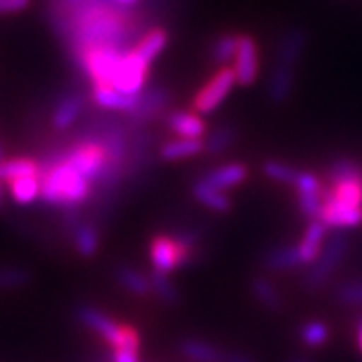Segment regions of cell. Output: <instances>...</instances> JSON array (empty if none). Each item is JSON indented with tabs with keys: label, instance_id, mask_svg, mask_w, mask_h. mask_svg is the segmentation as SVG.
Listing matches in <instances>:
<instances>
[{
	"label": "cell",
	"instance_id": "obj_1",
	"mask_svg": "<svg viewBox=\"0 0 362 362\" xmlns=\"http://www.w3.org/2000/svg\"><path fill=\"white\" fill-rule=\"evenodd\" d=\"M41 198L50 205H63L65 209L78 207L87 200L93 191V181L81 176L69 165L62 153H52L39 167Z\"/></svg>",
	"mask_w": 362,
	"mask_h": 362
},
{
	"label": "cell",
	"instance_id": "obj_2",
	"mask_svg": "<svg viewBox=\"0 0 362 362\" xmlns=\"http://www.w3.org/2000/svg\"><path fill=\"white\" fill-rule=\"evenodd\" d=\"M76 318L80 324L93 329L105 342L111 344V348H135L139 349V333L129 325H120L110 316L104 315L100 309L93 305H80L76 309Z\"/></svg>",
	"mask_w": 362,
	"mask_h": 362
},
{
	"label": "cell",
	"instance_id": "obj_3",
	"mask_svg": "<svg viewBox=\"0 0 362 362\" xmlns=\"http://www.w3.org/2000/svg\"><path fill=\"white\" fill-rule=\"evenodd\" d=\"M128 50L115 47H100L87 50L81 56L76 57L80 67L89 74L95 86H111L115 74L119 71V65L122 62V56Z\"/></svg>",
	"mask_w": 362,
	"mask_h": 362
},
{
	"label": "cell",
	"instance_id": "obj_4",
	"mask_svg": "<svg viewBox=\"0 0 362 362\" xmlns=\"http://www.w3.org/2000/svg\"><path fill=\"white\" fill-rule=\"evenodd\" d=\"M346 253H348V240H346L344 235L337 233L329 238V243L324 244V248H322L320 255L313 262L309 274H307V288L315 291V288L324 286L329 277L333 276L337 267L342 262V259L346 257Z\"/></svg>",
	"mask_w": 362,
	"mask_h": 362
},
{
	"label": "cell",
	"instance_id": "obj_5",
	"mask_svg": "<svg viewBox=\"0 0 362 362\" xmlns=\"http://www.w3.org/2000/svg\"><path fill=\"white\" fill-rule=\"evenodd\" d=\"M237 86L233 69L224 67L216 72L192 100V110L198 115H211L220 107V104L226 100L231 93V89Z\"/></svg>",
	"mask_w": 362,
	"mask_h": 362
},
{
	"label": "cell",
	"instance_id": "obj_6",
	"mask_svg": "<svg viewBox=\"0 0 362 362\" xmlns=\"http://www.w3.org/2000/svg\"><path fill=\"white\" fill-rule=\"evenodd\" d=\"M194 250L185 248L176 237H156L150 244V261L153 270L161 274H170L180 267H185L192 257Z\"/></svg>",
	"mask_w": 362,
	"mask_h": 362
},
{
	"label": "cell",
	"instance_id": "obj_7",
	"mask_svg": "<svg viewBox=\"0 0 362 362\" xmlns=\"http://www.w3.org/2000/svg\"><path fill=\"white\" fill-rule=\"evenodd\" d=\"M148 69H150V63L144 62L143 57L132 48L122 56L119 71L115 74L110 87L124 93V95H139V93H143V87L146 83Z\"/></svg>",
	"mask_w": 362,
	"mask_h": 362
},
{
	"label": "cell",
	"instance_id": "obj_8",
	"mask_svg": "<svg viewBox=\"0 0 362 362\" xmlns=\"http://www.w3.org/2000/svg\"><path fill=\"white\" fill-rule=\"evenodd\" d=\"M168 102H170V93L165 87H150V89L139 93L135 110L128 113V126L132 129H141L150 120L156 119L161 111L167 110Z\"/></svg>",
	"mask_w": 362,
	"mask_h": 362
},
{
	"label": "cell",
	"instance_id": "obj_9",
	"mask_svg": "<svg viewBox=\"0 0 362 362\" xmlns=\"http://www.w3.org/2000/svg\"><path fill=\"white\" fill-rule=\"evenodd\" d=\"M233 62L238 86L250 87L255 83L259 74V47L252 35H238V48Z\"/></svg>",
	"mask_w": 362,
	"mask_h": 362
},
{
	"label": "cell",
	"instance_id": "obj_10",
	"mask_svg": "<svg viewBox=\"0 0 362 362\" xmlns=\"http://www.w3.org/2000/svg\"><path fill=\"white\" fill-rule=\"evenodd\" d=\"M318 218L327 228H355L362 222V207H351L325 194Z\"/></svg>",
	"mask_w": 362,
	"mask_h": 362
},
{
	"label": "cell",
	"instance_id": "obj_11",
	"mask_svg": "<svg viewBox=\"0 0 362 362\" xmlns=\"http://www.w3.org/2000/svg\"><path fill=\"white\" fill-rule=\"evenodd\" d=\"M296 83V69L288 67V65H279L276 63V67L272 71L270 80L267 86L268 100L272 104L281 105L291 98L292 90H294Z\"/></svg>",
	"mask_w": 362,
	"mask_h": 362
},
{
	"label": "cell",
	"instance_id": "obj_12",
	"mask_svg": "<svg viewBox=\"0 0 362 362\" xmlns=\"http://www.w3.org/2000/svg\"><path fill=\"white\" fill-rule=\"evenodd\" d=\"M307 47V34L301 28H292L283 35L279 48H277L276 63L279 65H288V67H298L303 50Z\"/></svg>",
	"mask_w": 362,
	"mask_h": 362
},
{
	"label": "cell",
	"instance_id": "obj_13",
	"mask_svg": "<svg viewBox=\"0 0 362 362\" xmlns=\"http://www.w3.org/2000/svg\"><path fill=\"white\" fill-rule=\"evenodd\" d=\"M325 235H327V226L320 218L310 220V224L307 226L301 243L298 244L301 264H313L315 262V259L318 257L322 248H324Z\"/></svg>",
	"mask_w": 362,
	"mask_h": 362
},
{
	"label": "cell",
	"instance_id": "obj_14",
	"mask_svg": "<svg viewBox=\"0 0 362 362\" xmlns=\"http://www.w3.org/2000/svg\"><path fill=\"white\" fill-rule=\"evenodd\" d=\"M93 100L104 110L132 113L137 105L139 95H124V93H120L110 86H95L93 87Z\"/></svg>",
	"mask_w": 362,
	"mask_h": 362
},
{
	"label": "cell",
	"instance_id": "obj_15",
	"mask_svg": "<svg viewBox=\"0 0 362 362\" xmlns=\"http://www.w3.org/2000/svg\"><path fill=\"white\" fill-rule=\"evenodd\" d=\"M83 107H86V98L80 93H72V95L63 96L59 104L56 105V110H54L52 115L54 129L63 132V129L71 128L78 120V117L83 113Z\"/></svg>",
	"mask_w": 362,
	"mask_h": 362
},
{
	"label": "cell",
	"instance_id": "obj_16",
	"mask_svg": "<svg viewBox=\"0 0 362 362\" xmlns=\"http://www.w3.org/2000/svg\"><path fill=\"white\" fill-rule=\"evenodd\" d=\"M167 126L180 137L189 139H202L207 132L200 115L187 113V111H172V113H168Z\"/></svg>",
	"mask_w": 362,
	"mask_h": 362
},
{
	"label": "cell",
	"instance_id": "obj_17",
	"mask_svg": "<svg viewBox=\"0 0 362 362\" xmlns=\"http://www.w3.org/2000/svg\"><path fill=\"white\" fill-rule=\"evenodd\" d=\"M246 177H248V167L244 163H228L224 167L211 170L207 176H204V180L220 191H226L240 185L243 181H246Z\"/></svg>",
	"mask_w": 362,
	"mask_h": 362
},
{
	"label": "cell",
	"instance_id": "obj_18",
	"mask_svg": "<svg viewBox=\"0 0 362 362\" xmlns=\"http://www.w3.org/2000/svg\"><path fill=\"white\" fill-rule=\"evenodd\" d=\"M181 355L191 362H224L226 351L216 348L215 344L200 339H187L180 346Z\"/></svg>",
	"mask_w": 362,
	"mask_h": 362
},
{
	"label": "cell",
	"instance_id": "obj_19",
	"mask_svg": "<svg viewBox=\"0 0 362 362\" xmlns=\"http://www.w3.org/2000/svg\"><path fill=\"white\" fill-rule=\"evenodd\" d=\"M204 152V141L202 139L180 137L163 144L159 148V158L163 161H180V159L194 158Z\"/></svg>",
	"mask_w": 362,
	"mask_h": 362
},
{
	"label": "cell",
	"instance_id": "obj_20",
	"mask_svg": "<svg viewBox=\"0 0 362 362\" xmlns=\"http://www.w3.org/2000/svg\"><path fill=\"white\" fill-rule=\"evenodd\" d=\"M192 194L202 205L205 207H209L211 211H216V213H228L231 209V200H229V196L226 194L224 191H220L216 187L209 185L207 181L202 177L194 183L192 187Z\"/></svg>",
	"mask_w": 362,
	"mask_h": 362
},
{
	"label": "cell",
	"instance_id": "obj_21",
	"mask_svg": "<svg viewBox=\"0 0 362 362\" xmlns=\"http://www.w3.org/2000/svg\"><path fill=\"white\" fill-rule=\"evenodd\" d=\"M150 148H152V141H150V135L144 132L143 128L137 129L135 135L132 137V144L128 146V153H126V158H128V163H126V172H128V176H134L135 172L141 170L148 163V156H150Z\"/></svg>",
	"mask_w": 362,
	"mask_h": 362
},
{
	"label": "cell",
	"instance_id": "obj_22",
	"mask_svg": "<svg viewBox=\"0 0 362 362\" xmlns=\"http://www.w3.org/2000/svg\"><path fill=\"white\" fill-rule=\"evenodd\" d=\"M74 235V248L83 259L95 257L100 248V233L93 222H80L72 231Z\"/></svg>",
	"mask_w": 362,
	"mask_h": 362
},
{
	"label": "cell",
	"instance_id": "obj_23",
	"mask_svg": "<svg viewBox=\"0 0 362 362\" xmlns=\"http://www.w3.org/2000/svg\"><path fill=\"white\" fill-rule=\"evenodd\" d=\"M115 279L119 283L122 288L129 292V294L134 296H148L152 292V281H150V277H146L143 272L135 270L132 267H117L115 270Z\"/></svg>",
	"mask_w": 362,
	"mask_h": 362
},
{
	"label": "cell",
	"instance_id": "obj_24",
	"mask_svg": "<svg viewBox=\"0 0 362 362\" xmlns=\"http://www.w3.org/2000/svg\"><path fill=\"white\" fill-rule=\"evenodd\" d=\"M262 264L268 268V270H291L296 267H303L301 264L300 250L298 246H279V248H274L270 252L264 253L262 257Z\"/></svg>",
	"mask_w": 362,
	"mask_h": 362
},
{
	"label": "cell",
	"instance_id": "obj_25",
	"mask_svg": "<svg viewBox=\"0 0 362 362\" xmlns=\"http://www.w3.org/2000/svg\"><path fill=\"white\" fill-rule=\"evenodd\" d=\"M168 43V34L163 28H153L150 30L148 34H144L143 37L139 39V43L135 45V52L143 57L146 63H152L159 54L165 50Z\"/></svg>",
	"mask_w": 362,
	"mask_h": 362
},
{
	"label": "cell",
	"instance_id": "obj_26",
	"mask_svg": "<svg viewBox=\"0 0 362 362\" xmlns=\"http://www.w3.org/2000/svg\"><path fill=\"white\" fill-rule=\"evenodd\" d=\"M252 292L253 296H255V300H257L264 309L272 310V313H277V310L283 309L281 294H279V291L274 286V283H272L270 279H267V277H253Z\"/></svg>",
	"mask_w": 362,
	"mask_h": 362
},
{
	"label": "cell",
	"instance_id": "obj_27",
	"mask_svg": "<svg viewBox=\"0 0 362 362\" xmlns=\"http://www.w3.org/2000/svg\"><path fill=\"white\" fill-rule=\"evenodd\" d=\"M11 198L17 204L28 205L41 196V177L39 174H32V176H23L17 180L10 181Z\"/></svg>",
	"mask_w": 362,
	"mask_h": 362
},
{
	"label": "cell",
	"instance_id": "obj_28",
	"mask_svg": "<svg viewBox=\"0 0 362 362\" xmlns=\"http://www.w3.org/2000/svg\"><path fill=\"white\" fill-rule=\"evenodd\" d=\"M327 176L333 185H339V183H348V181H361L362 170L358 163H355L353 159L337 158L329 165Z\"/></svg>",
	"mask_w": 362,
	"mask_h": 362
},
{
	"label": "cell",
	"instance_id": "obj_29",
	"mask_svg": "<svg viewBox=\"0 0 362 362\" xmlns=\"http://www.w3.org/2000/svg\"><path fill=\"white\" fill-rule=\"evenodd\" d=\"M238 139V129L235 126H220L213 134L207 137L204 143V150L211 156H220L224 153L228 148L233 146Z\"/></svg>",
	"mask_w": 362,
	"mask_h": 362
},
{
	"label": "cell",
	"instance_id": "obj_30",
	"mask_svg": "<svg viewBox=\"0 0 362 362\" xmlns=\"http://www.w3.org/2000/svg\"><path fill=\"white\" fill-rule=\"evenodd\" d=\"M39 174V165L34 159L19 158V159H0V181H11L23 176Z\"/></svg>",
	"mask_w": 362,
	"mask_h": 362
},
{
	"label": "cell",
	"instance_id": "obj_31",
	"mask_svg": "<svg viewBox=\"0 0 362 362\" xmlns=\"http://www.w3.org/2000/svg\"><path fill=\"white\" fill-rule=\"evenodd\" d=\"M150 281H152V291L156 292V296L165 305H177L180 303V292L174 286V283L168 279V274H161V272L153 270Z\"/></svg>",
	"mask_w": 362,
	"mask_h": 362
},
{
	"label": "cell",
	"instance_id": "obj_32",
	"mask_svg": "<svg viewBox=\"0 0 362 362\" xmlns=\"http://www.w3.org/2000/svg\"><path fill=\"white\" fill-rule=\"evenodd\" d=\"M238 48V35L233 34H224L220 35L213 43L211 48V59L216 63V65H226L231 59H235V54H237Z\"/></svg>",
	"mask_w": 362,
	"mask_h": 362
},
{
	"label": "cell",
	"instance_id": "obj_33",
	"mask_svg": "<svg viewBox=\"0 0 362 362\" xmlns=\"http://www.w3.org/2000/svg\"><path fill=\"white\" fill-rule=\"evenodd\" d=\"M32 279L30 272L23 267H0V292L17 291L26 286Z\"/></svg>",
	"mask_w": 362,
	"mask_h": 362
},
{
	"label": "cell",
	"instance_id": "obj_34",
	"mask_svg": "<svg viewBox=\"0 0 362 362\" xmlns=\"http://www.w3.org/2000/svg\"><path fill=\"white\" fill-rule=\"evenodd\" d=\"M300 337L303 340L305 346L309 348H322L329 339V327L324 322H318V320H313V322H307L300 331Z\"/></svg>",
	"mask_w": 362,
	"mask_h": 362
},
{
	"label": "cell",
	"instance_id": "obj_35",
	"mask_svg": "<svg viewBox=\"0 0 362 362\" xmlns=\"http://www.w3.org/2000/svg\"><path fill=\"white\" fill-rule=\"evenodd\" d=\"M262 172H264V176L279 181V183H286V185H294L296 177L300 174V170H296L292 165H286L283 161H274V159L264 161Z\"/></svg>",
	"mask_w": 362,
	"mask_h": 362
},
{
	"label": "cell",
	"instance_id": "obj_36",
	"mask_svg": "<svg viewBox=\"0 0 362 362\" xmlns=\"http://www.w3.org/2000/svg\"><path fill=\"white\" fill-rule=\"evenodd\" d=\"M296 191H298V196H322V181L310 174V172H300L298 177H296L294 185Z\"/></svg>",
	"mask_w": 362,
	"mask_h": 362
},
{
	"label": "cell",
	"instance_id": "obj_37",
	"mask_svg": "<svg viewBox=\"0 0 362 362\" xmlns=\"http://www.w3.org/2000/svg\"><path fill=\"white\" fill-rule=\"evenodd\" d=\"M337 300L344 305H362V281H351L339 286Z\"/></svg>",
	"mask_w": 362,
	"mask_h": 362
},
{
	"label": "cell",
	"instance_id": "obj_38",
	"mask_svg": "<svg viewBox=\"0 0 362 362\" xmlns=\"http://www.w3.org/2000/svg\"><path fill=\"white\" fill-rule=\"evenodd\" d=\"M32 0H0V15H15L28 10Z\"/></svg>",
	"mask_w": 362,
	"mask_h": 362
},
{
	"label": "cell",
	"instance_id": "obj_39",
	"mask_svg": "<svg viewBox=\"0 0 362 362\" xmlns=\"http://www.w3.org/2000/svg\"><path fill=\"white\" fill-rule=\"evenodd\" d=\"M111 362H139V349L117 348L110 355Z\"/></svg>",
	"mask_w": 362,
	"mask_h": 362
},
{
	"label": "cell",
	"instance_id": "obj_40",
	"mask_svg": "<svg viewBox=\"0 0 362 362\" xmlns=\"http://www.w3.org/2000/svg\"><path fill=\"white\" fill-rule=\"evenodd\" d=\"M224 362H257L253 357L246 355V353H238V351H226Z\"/></svg>",
	"mask_w": 362,
	"mask_h": 362
},
{
	"label": "cell",
	"instance_id": "obj_41",
	"mask_svg": "<svg viewBox=\"0 0 362 362\" xmlns=\"http://www.w3.org/2000/svg\"><path fill=\"white\" fill-rule=\"evenodd\" d=\"M111 2H113V4H117V6H122V8H134L135 4H137L139 0H111Z\"/></svg>",
	"mask_w": 362,
	"mask_h": 362
},
{
	"label": "cell",
	"instance_id": "obj_42",
	"mask_svg": "<svg viewBox=\"0 0 362 362\" xmlns=\"http://www.w3.org/2000/svg\"><path fill=\"white\" fill-rule=\"evenodd\" d=\"M357 342H358V349L362 351V318L358 320V324H357Z\"/></svg>",
	"mask_w": 362,
	"mask_h": 362
},
{
	"label": "cell",
	"instance_id": "obj_43",
	"mask_svg": "<svg viewBox=\"0 0 362 362\" xmlns=\"http://www.w3.org/2000/svg\"><path fill=\"white\" fill-rule=\"evenodd\" d=\"M90 362H111L110 355H98V357H95Z\"/></svg>",
	"mask_w": 362,
	"mask_h": 362
},
{
	"label": "cell",
	"instance_id": "obj_44",
	"mask_svg": "<svg viewBox=\"0 0 362 362\" xmlns=\"http://www.w3.org/2000/svg\"><path fill=\"white\" fill-rule=\"evenodd\" d=\"M2 205H4V187L0 183V209H2Z\"/></svg>",
	"mask_w": 362,
	"mask_h": 362
},
{
	"label": "cell",
	"instance_id": "obj_45",
	"mask_svg": "<svg viewBox=\"0 0 362 362\" xmlns=\"http://www.w3.org/2000/svg\"><path fill=\"white\" fill-rule=\"evenodd\" d=\"M291 362H313V361H310V358H305V357H296V358H292Z\"/></svg>",
	"mask_w": 362,
	"mask_h": 362
},
{
	"label": "cell",
	"instance_id": "obj_46",
	"mask_svg": "<svg viewBox=\"0 0 362 362\" xmlns=\"http://www.w3.org/2000/svg\"><path fill=\"white\" fill-rule=\"evenodd\" d=\"M4 158V150H2V144H0V159Z\"/></svg>",
	"mask_w": 362,
	"mask_h": 362
}]
</instances>
